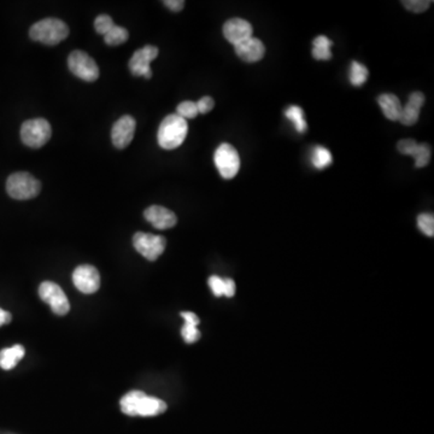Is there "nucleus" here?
<instances>
[{"mask_svg": "<svg viewBox=\"0 0 434 434\" xmlns=\"http://www.w3.org/2000/svg\"><path fill=\"white\" fill-rule=\"evenodd\" d=\"M252 26L243 18H232L227 21L223 26V36L230 41L233 46L244 43L252 38Z\"/></svg>", "mask_w": 434, "mask_h": 434, "instance_id": "nucleus-13", "label": "nucleus"}, {"mask_svg": "<svg viewBox=\"0 0 434 434\" xmlns=\"http://www.w3.org/2000/svg\"><path fill=\"white\" fill-rule=\"evenodd\" d=\"M113 26H115V23H113V18H110L108 15H99L94 21V28H96L97 33L102 35L106 34Z\"/></svg>", "mask_w": 434, "mask_h": 434, "instance_id": "nucleus-28", "label": "nucleus"}, {"mask_svg": "<svg viewBox=\"0 0 434 434\" xmlns=\"http://www.w3.org/2000/svg\"><path fill=\"white\" fill-rule=\"evenodd\" d=\"M181 335H183V340L188 344L195 343L200 339V330L195 326L187 325V323H185L181 330Z\"/></svg>", "mask_w": 434, "mask_h": 434, "instance_id": "nucleus-29", "label": "nucleus"}, {"mask_svg": "<svg viewBox=\"0 0 434 434\" xmlns=\"http://www.w3.org/2000/svg\"><path fill=\"white\" fill-rule=\"evenodd\" d=\"M69 35V28L64 22L58 18H45L36 22L31 29L29 36L34 41H39L43 45L53 46L66 39Z\"/></svg>", "mask_w": 434, "mask_h": 434, "instance_id": "nucleus-3", "label": "nucleus"}, {"mask_svg": "<svg viewBox=\"0 0 434 434\" xmlns=\"http://www.w3.org/2000/svg\"><path fill=\"white\" fill-rule=\"evenodd\" d=\"M235 295V282L232 279H225V286H223V295L226 297H233Z\"/></svg>", "mask_w": 434, "mask_h": 434, "instance_id": "nucleus-32", "label": "nucleus"}, {"mask_svg": "<svg viewBox=\"0 0 434 434\" xmlns=\"http://www.w3.org/2000/svg\"><path fill=\"white\" fill-rule=\"evenodd\" d=\"M130 38V33L126 28L121 26H115L104 35V41L108 46H118L126 43Z\"/></svg>", "mask_w": 434, "mask_h": 434, "instance_id": "nucleus-21", "label": "nucleus"}, {"mask_svg": "<svg viewBox=\"0 0 434 434\" xmlns=\"http://www.w3.org/2000/svg\"><path fill=\"white\" fill-rule=\"evenodd\" d=\"M13 320V316H11V314L9 312H5L3 309L0 308V327L1 326L6 325V323H9Z\"/></svg>", "mask_w": 434, "mask_h": 434, "instance_id": "nucleus-35", "label": "nucleus"}, {"mask_svg": "<svg viewBox=\"0 0 434 434\" xmlns=\"http://www.w3.org/2000/svg\"><path fill=\"white\" fill-rule=\"evenodd\" d=\"M158 56V48L152 45H146L140 50H136L132 56L128 66L134 76H144L145 78H152L151 62Z\"/></svg>", "mask_w": 434, "mask_h": 434, "instance_id": "nucleus-10", "label": "nucleus"}, {"mask_svg": "<svg viewBox=\"0 0 434 434\" xmlns=\"http://www.w3.org/2000/svg\"><path fill=\"white\" fill-rule=\"evenodd\" d=\"M40 191L41 183L39 180L26 172L11 174L6 180V192L13 200H33Z\"/></svg>", "mask_w": 434, "mask_h": 434, "instance_id": "nucleus-4", "label": "nucleus"}, {"mask_svg": "<svg viewBox=\"0 0 434 434\" xmlns=\"http://www.w3.org/2000/svg\"><path fill=\"white\" fill-rule=\"evenodd\" d=\"M176 115L183 120H191L198 116V108H197V104L195 102L191 100H186L178 105L176 108Z\"/></svg>", "mask_w": 434, "mask_h": 434, "instance_id": "nucleus-25", "label": "nucleus"}, {"mask_svg": "<svg viewBox=\"0 0 434 434\" xmlns=\"http://www.w3.org/2000/svg\"><path fill=\"white\" fill-rule=\"evenodd\" d=\"M195 104H197V108H198V113H208L215 106V102H214L211 97H203Z\"/></svg>", "mask_w": 434, "mask_h": 434, "instance_id": "nucleus-31", "label": "nucleus"}, {"mask_svg": "<svg viewBox=\"0 0 434 434\" xmlns=\"http://www.w3.org/2000/svg\"><path fill=\"white\" fill-rule=\"evenodd\" d=\"M181 316L185 318V323L187 325L195 326V327L200 325V317L197 316L195 313L186 312V313H181Z\"/></svg>", "mask_w": 434, "mask_h": 434, "instance_id": "nucleus-34", "label": "nucleus"}, {"mask_svg": "<svg viewBox=\"0 0 434 434\" xmlns=\"http://www.w3.org/2000/svg\"><path fill=\"white\" fill-rule=\"evenodd\" d=\"M135 250L148 260H156L164 252L167 240L162 235L138 232L133 237Z\"/></svg>", "mask_w": 434, "mask_h": 434, "instance_id": "nucleus-8", "label": "nucleus"}, {"mask_svg": "<svg viewBox=\"0 0 434 434\" xmlns=\"http://www.w3.org/2000/svg\"><path fill=\"white\" fill-rule=\"evenodd\" d=\"M40 298L50 305L52 312L59 316L68 314L70 310L69 300L66 298L64 291L57 284L45 281L39 287Z\"/></svg>", "mask_w": 434, "mask_h": 434, "instance_id": "nucleus-9", "label": "nucleus"}, {"mask_svg": "<svg viewBox=\"0 0 434 434\" xmlns=\"http://www.w3.org/2000/svg\"><path fill=\"white\" fill-rule=\"evenodd\" d=\"M188 133V125L186 120L178 116L176 113L169 115L162 121L157 139L162 148L174 150L183 145Z\"/></svg>", "mask_w": 434, "mask_h": 434, "instance_id": "nucleus-2", "label": "nucleus"}, {"mask_svg": "<svg viewBox=\"0 0 434 434\" xmlns=\"http://www.w3.org/2000/svg\"><path fill=\"white\" fill-rule=\"evenodd\" d=\"M52 135L51 125L45 118H33L21 127L22 143L31 148H43Z\"/></svg>", "mask_w": 434, "mask_h": 434, "instance_id": "nucleus-5", "label": "nucleus"}, {"mask_svg": "<svg viewBox=\"0 0 434 434\" xmlns=\"http://www.w3.org/2000/svg\"><path fill=\"white\" fill-rule=\"evenodd\" d=\"M121 410L128 416H157L167 410V404L160 398L145 395L143 391H132L122 397Z\"/></svg>", "mask_w": 434, "mask_h": 434, "instance_id": "nucleus-1", "label": "nucleus"}, {"mask_svg": "<svg viewBox=\"0 0 434 434\" xmlns=\"http://www.w3.org/2000/svg\"><path fill=\"white\" fill-rule=\"evenodd\" d=\"M417 226L427 237L434 235V217L432 214H421L417 216Z\"/></svg>", "mask_w": 434, "mask_h": 434, "instance_id": "nucleus-26", "label": "nucleus"}, {"mask_svg": "<svg viewBox=\"0 0 434 434\" xmlns=\"http://www.w3.org/2000/svg\"><path fill=\"white\" fill-rule=\"evenodd\" d=\"M136 122L134 118L126 115L115 122L111 130V140L115 148H126L134 138Z\"/></svg>", "mask_w": 434, "mask_h": 434, "instance_id": "nucleus-12", "label": "nucleus"}, {"mask_svg": "<svg viewBox=\"0 0 434 434\" xmlns=\"http://www.w3.org/2000/svg\"><path fill=\"white\" fill-rule=\"evenodd\" d=\"M433 1H428V0H404L402 1V4L405 6V9H408L409 11H412L415 13H421L426 10L430 8Z\"/></svg>", "mask_w": 434, "mask_h": 434, "instance_id": "nucleus-27", "label": "nucleus"}, {"mask_svg": "<svg viewBox=\"0 0 434 434\" xmlns=\"http://www.w3.org/2000/svg\"><path fill=\"white\" fill-rule=\"evenodd\" d=\"M214 162L218 173L226 180L234 178L240 168V157L237 150L230 144H221L214 155Z\"/></svg>", "mask_w": 434, "mask_h": 434, "instance_id": "nucleus-7", "label": "nucleus"}, {"mask_svg": "<svg viewBox=\"0 0 434 434\" xmlns=\"http://www.w3.org/2000/svg\"><path fill=\"white\" fill-rule=\"evenodd\" d=\"M234 48L237 56L246 63H256L265 57V45L260 39H256L253 36L244 43H239Z\"/></svg>", "mask_w": 434, "mask_h": 434, "instance_id": "nucleus-16", "label": "nucleus"}, {"mask_svg": "<svg viewBox=\"0 0 434 434\" xmlns=\"http://www.w3.org/2000/svg\"><path fill=\"white\" fill-rule=\"evenodd\" d=\"M368 75V69L365 65L360 64L358 62H352L350 65V74H349L352 86L360 87L365 85Z\"/></svg>", "mask_w": 434, "mask_h": 434, "instance_id": "nucleus-24", "label": "nucleus"}, {"mask_svg": "<svg viewBox=\"0 0 434 434\" xmlns=\"http://www.w3.org/2000/svg\"><path fill=\"white\" fill-rule=\"evenodd\" d=\"M333 43L325 35H318L313 41V57L317 61H328L332 58V48Z\"/></svg>", "mask_w": 434, "mask_h": 434, "instance_id": "nucleus-20", "label": "nucleus"}, {"mask_svg": "<svg viewBox=\"0 0 434 434\" xmlns=\"http://www.w3.org/2000/svg\"><path fill=\"white\" fill-rule=\"evenodd\" d=\"M144 216L157 230H169L178 223L176 215L161 205H152L146 209Z\"/></svg>", "mask_w": 434, "mask_h": 434, "instance_id": "nucleus-15", "label": "nucleus"}, {"mask_svg": "<svg viewBox=\"0 0 434 434\" xmlns=\"http://www.w3.org/2000/svg\"><path fill=\"white\" fill-rule=\"evenodd\" d=\"M378 104L382 108V113L387 120H390V121H398L400 120L403 106L400 104V100L395 94L384 93L382 96H379Z\"/></svg>", "mask_w": 434, "mask_h": 434, "instance_id": "nucleus-18", "label": "nucleus"}, {"mask_svg": "<svg viewBox=\"0 0 434 434\" xmlns=\"http://www.w3.org/2000/svg\"><path fill=\"white\" fill-rule=\"evenodd\" d=\"M164 5L172 11L178 13V11H181L183 9L185 1H183V0H167V1H164Z\"/></svg>", "mask_w": 434, "mask_h": 434, "instance_id": "nucleus-33", "label": "nucleus"}, {"mask_svg": "<svg viewBox=\"0 0 434 434\" xmlns=\"http://www.w3.org/2000/svg\"><path fill=\"white\" fill-rule=\"evenodd\" d=\"M24 357V347L15 345L0 351V367L4 370H10L18 365V360Z\"/></svg>", "mask_w": 434, "mask_h": 434, "instance_id": "nucleus-19", "label": "nucleus"}, {"mask_svg": "<svg viewBox=\"0 0 434 434\" xmlns=\"http://www.w3.org/2000/svg\"><path fill=\"white\" fill-rule=\"evenodd\" d=\"M285 116L293 123V126L295 127L298 133H304L307 130V122L304 118L303 108L292 105L290 108H286Z\"/></svg>", "mask_w": 434, "mask_h": 434, "instance_id": "nucleus-22", "label": "nucleus"}, {"mask_svg": "<svg viewBox=\"0 0 434 434\" xmlns=\"http://www.w3.org/2000/svg\"><path fill=\"white\" fill-rule=\"evenodd\" d=\"M425 104V96L421 92H412L409 96L408 103L402 108L398 121L404 126H414L420 118V110Z\"/></svg>", "mask_w": 434, "mask_h": 434, "instance_id": "nucleus-17", "label": "nucleus"}, {"mask_svg": "<svg viewBox=\"0 0 434 434\" xmlns=\"http://www.w3.org/2000/svg\"><path fill=\"white\" fill-rule=\"evenodd\" d=\"M209 286L211 288L214 295L216 297L223 295V286H225V279L220 278L217 275H213L209 278Z\"/></svg>", "mask_w": 434, "mask_h": 434, "instance_id": "nucleus-30", "label": "nucleus"}, {"mask_svg": "<svg viewBox=\"0 0 434 434\" xmlns=\"http://www.w3.org/2000/svg\"><path fill=\"white\" fill-rule=\"evenodd\" d=\"M312 162H313V165L316 169H325L328 165L332 164L333 157H332L330 150L322 148V146H316L313 150Z\"/></svg>", "mask_w": 434, "mask_h": 434, "instance_id": "nucleus-23", "label": "nucleus"}, {"mask_svg": "<svg viewBox=\"0 0 434 434\" xmlns=\"http://www.w3.org/2000/svg\"><path fill=\"white\" fill-rule=\"evenodd\" d=\"M397 148L402 155L414 157L416 168H424L430 163L432 151L427 144H417L414 139H403L397 144Z\"/></svg>", "mask_w": 434, "mask_h": 434, "instance_id": "nucleus-14", "label": "nucleus"}, {"mask_svg": "<svg viewBox=\"0 0 434 434\" xmlns=\"http://www.w3.org/2000/svg\"><path fill=\"white\" fill-rule=\"evenodd\" d=\"M73 282L78 291L85 295L96 293L100 287L99 272L93 265H78L73 273Z\"/></svg>", "mask_w": 434, "mask_h": 434, "instance_id": "nucleus-11", "label": "nucleus"}, {"mask_svg": "<svg viewBox=\"0 0 434 434\" xmlns=\"http://www.w3.org/2000/svg\"><path fill=\"white\" fill-rule=\"evenodd\" d=\"M70 71L86 83H93L99 78V68L96 61L83 51H73L68 57Z\"/></svg>", "mask_w": 434, "mask_h": 434, "instance_id": "nucleus-6", "label": "nucleus"}]
</instances>
